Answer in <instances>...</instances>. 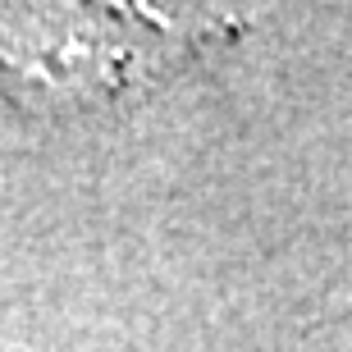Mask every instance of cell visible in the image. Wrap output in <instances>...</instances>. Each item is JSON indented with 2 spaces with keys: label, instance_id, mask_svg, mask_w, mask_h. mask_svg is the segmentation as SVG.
Returning <instances> with one entry per match:
<instances>
[{
  "label": "cell",
  "instance_id": "obj_1",
  "mask_svg": "<svg viewBox=\"0 0 352 352\" xmlns=\"http://www.w3.org/2000/svg\"><path fill=\"white\" fill-rule=\"evenodd\" d=\"M215 37H234L229 14L206 10H5V87L37 110H87L129 101L174 78Z\"/></svg>",
  "mask_w": 352,
  "mask_h": 352
}]
</instances>
